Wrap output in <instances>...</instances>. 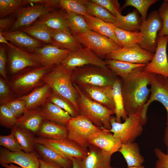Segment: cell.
Returning <instances> with one entry per match:
<instances>
[{
  "mask_svg": "<svg viewBox=\"0 0 168 168\" xmlns=\"http://www.w3.org/2000/svg\"><path fill=\"white\" fill-rule=\"evenodd\" d=\"M154 53L137 44L118 49L106 56V59H114L136 64H147L152 59Z\"/></svg>",
  "mask_w": 168,
  "mask_h": 168,
  "instance_id": "5bb4252c",
  "label": "cell"
},
{
  "mask_svg": "<svg viewBox=\"0 0 168 168\" xmlns=\"http://www.w3.org/2000/svg\"><path fill=\"white\" fill-rule=\"evenodd\" d=\"M162 26V21L158 11L151 12L143 21L139 32L142 35V40L139 44L142 49L155 53L157 46L158 33Z\"/></svg>",
  "mask_w": 168,
  "mask_h": 168,
  "instance_id": "8fae6325",
  "label": "cell"
},
{
  "mask_svg": "<svg viewBox=\"0 0 168 168\" xmlns=\"http://www.w3.org/2000/svg\"><path fill=\"white\" fill-rule=\"evenodd\" d=\"M35 142L45 145L71 161L73 158L82 160L88 152V148H84L76 142L68 139L55 140L39 137L36 138Z\"/></svg>",
  "mask_w": 168,
  "mask_h": 168,
  "instance_id": "30bf717a",
  "label": "cell"
},
{
  "mask_svg": "<svg viewBox=\"0 0 168 168\" xmlns=\"http://www.w3.org/2000/svg\"><path fill=\"white\" fill-rule=\"evenodd\" d=\"M73 85L78 94L77 102L79 114L86 116L97 127L110 130V119L111 116L115 114L114 110L90 100L77 85Z\"/></svg>",
  "mask_w": 168,
  "mask_h": 168,
  "instance_id": "5b68a950",
  "label": "cell"
},
{
  "mask_svg": "<svg viewBox=\"0 0 168 168\" xmlns=\"http://www.w3.org/2000/svg\"><path fill=\"white\" fill-rule=\"evenodd\" d=\"M33 24L40 25L50 31L69 28L66 12L63 9L55 10L43 15Z\"/></svg>",
  "mask_w": 168,
  "mask_h": 168,
  "instance_id": "7402d4cb",
  "label": "cell"
},
{
  "mask_svg": "<svg viewBox=\"0 0 168 168\" xmlns=\"http://www.w3.org/2000/svg\"><path fill=\"white\" fill-rule=\"evenodd\" d=\"M55 66L30 67L15 74L7 82L12 91L18 97L29 93L35 88L44 85L43 77Z\"/></svg>",
  "mask_w": 168,
  "mask_h": 168,
  "instance_id": "7a4b0ae2",
  "label": "cell"
},
{
  "mask_svg": "<svg viewBox=\"0 0 168 168\" xmlns=\"http://www.w3.org/2000/svg\"><path fill=\"white\" fill-rule=\"evenodd\" d=\"M72 71L59 64L55 66L43 77L42 80L53 91L70 101L79 114L77 102L78 94L71 81Z\"/></svg>",
  "mask_w": 168,
  "mask_h": 168,
  "instance_id": "3957f363",
  "label": "cell"
},
{
  "mask_svg": "<svg viewBox=\"0 0 168 168\" xmlns=\"http://www.w3.org/2000/svg\"><path fill=\"white\" fill-rule=\"evenodd\" d=\"M39 168H63L56 163L39 158Z\"/></svg>",
  "mask_w": 168,
  "mask_h": 168,
  "instance_id": "11a10c76",
  "label": "cell"
},
{
  "mask_svg": "<svg viewBox=\"0 0 168 168\" xmlns=\"http://www.w3.org/2000/svg\"><path fill=\"white\" fill-rule=\"evenodd\" d=\"M154 152L157 158L155 168H168V153H165L158 148H155Z\"/></svg>",
  "mask_w": 168,
  "mask_h": 168,
  "instance_id": "f907efd6",
  "label": "cell"
},
{
  "mask_svg": "<svg viewBox=\"0 0 168 168\" xmlns=\"http://www.w3.org/2000/svg\"><path fill=\"white\" fill-rule=\"evenodd\" d=\"M52 91L47 84L38 87L29 93L18 97L26 103V110H30L41 106L47 101Z\"/></svg>",
  "mask_w": 168,
  "mask_h": 168,
  "instance_id": "d4e9b609",
  "label": "cell"
},
{
  "mask_svg": "<svg viewBox=\"0 0 168 168\" xmlns=\"http://www.w3.org/2000/svg\"><path fill=\"white\" fill-rule=\"evenodd\" d=\"M168 36H158L157 46L152 60L146 64L145 70L168 77V61L166 48Z\"/></svg>",
  "mask_w": 168,
  "mask_h": 168,
  "instance_id": "2e32d148",
  "label": "cell"
},
{
  "mask_svg": "<svg viewBox=\"0 0 168 168\" xmlns=\"http://www.w3.org/2000/svg\"><path fill=\"white\" fill-rule=\"evenodd\" d=\"M19 29L42 42L52 44L51 31L40 25L33 24Z\"/></svg>",
  "mask_w": 168,
  "mask_h": 168,
  "instance_id": "8d00e7d4",
  "label": "cell"
},
{
  "mask_svg": "<svg viewBox=\"0 0 168 168\" xmlns=\"http://www.w3.org/2000/svg\"><path fill=\"white\" fill-rule=\"evenodd\" d=\"M16 95L12 91L7 82L0 77V104L6 103L16 99Z\"/></svg>",
  "mask_w": 168,
  "mask_h": 168,
  "instance_id": "7dc6e473",
  "label": "cell"
},
{
  "mask_svg": "<svg viewBox=\"0 0 168 168\" xmlns=\"http://www.w3.org/2000/svg\"><path fill=\"white\" fill-rule=\"evenodd\" d=\"M2 165L5 168H22L20 166H15L12 163L7 164H3Z\"/></svg>",
  "mask_w": 168,
  "mask_h": 168,
  "instance_id": "91938a15",
  "label": "cell"
},
{
  "mask_svg": "<svg viewBox=\"0 0 168 168\" xmlns=\"http://www.w3.org/2000/svg\"><path fill=\"white\" fill-rule=\"evenodd\" d=\"M112 168H117L114 167H112Z\"/></svg>",
  "mask_w": 168,
  "mask_h": 168,
  "instance_id": "6125c7cd",
  "label": "cell"
},
{
  "mask_svg": "<svg viewBox=\"0 0 168 168\" xmlns=\"http://www.w3.org/2000/svg\"><path fill=\"white\" fill-rule=\"evenodd\" d=\"M118 151L123 156L128 167L141 166L145 161L140 153L138 145L135 142L122 144Z\"/></svg>",
  "mask_w": 168,
  "mask_h": 168,
  "instance_id": "f1b7e54d",
  "label": "cell"
},
{
  "mask_svg": "<svg viewBox=\"0 0 168 168\" xmlns=\"http://www.w3.org/2000/svg\"><path fill=\"white\" fill-rule=\"evenodd\" d=\"M55 8L42 4L23 7L14 14L16 19L9 31H14L22 27L30 26L40 16L55 10Z\"/></svg>",
  "mask_w": 168,
  "mask_h": 168,
  "instance_id": "9a60e30c",
  "label": "cell"
},
{
  "mask_svg": "<svg viewBox=\"0 0 168 168\" xmlns=\"http://www.w3.org/2000/svg\"><path fill=\"white\" fill-rule=\"evenodd\" d=\"M108 24L123 47L139 44L142 40V35L140 32L129 31L116 26L113 24Z\"/></svg>",
  "mask_w": 168,
  "mask_h": 168,
  "instance_id": "d6a6232c",
  "label": "cell"
},
{
  "mask_svg": "<svg viewBox=\"0 0 168 168\" xmlns=\"http://www.w3.org/2000/svg\"><path fill=\"white\" fill-rule=\"evenodd\" d=\"M163 140L166 147L167 153H168V126H167L165 129Z\"/></svg>",
  "mask_w": 168,
  "mask_h": 168,
  "instance_id": "6f0895ef",
  "label": "cell"
},
{
  "mask_svg": "<svg viewBox=\"0 0 168 168\" xmlns=\"http://www.w3.org/2000/svg\"><path fill=\"white\" fill-rule=\"evenodd\" d=\"M39 137L51 139H67L66 126L44 120L37 133Z\"/></svg>",
  "mask_w": 168,
  "mask_h": 168,
  "instance_id": "83f0119b",
  "label": "cell"
},
{
  "mask_svg": "<svg viewBox=\"0 0 168 168\" xmlns=\"http://www.w3.org/2000/svg\"><path fill=\"white\" fill-rule=\"evenodd\" d=\"M127 168H145V167L142 165L138 166H134L128 167Z\"/></svg>",
  "mask_w": 168,
  "mask_h": 168,
  "instance_id": "94428289",
  "label": "cell"
},
{
  "mask_svg": "<svg viewBox=\"0 0 168 168\" xmlns=\"http://www.w3.org/2000/svg\"><path fill=\"white\" fill-rule=\"evenodd\" d=\"M35 149L40 156V158L55 162L63 168H70L72 166L71 160L64 157L44 145L36 143Z\"/></svg>",
  "mask_w": 168,
  "mask_h": 168,
  "instance_id": "1f68e13d",
  "label": "cell"
},
{
  "mask_svg": "<svg viewBox=\"0 0 168 168\" xmlns=\"http://www.w3.org/2000/svg\"><path fill=\"white\" fill-rule=\"evenodd\" d=\"M158 1L157 0H126L121 9L128 6L134 7L140 14L143 21L147 18V11L150 6Z\"/></svg>",
  "mask_w": 168,
  "mask_h": 168,
  "instance_id": "7bdbcfd3",
  "label": "cell"
},
{
  "mask_svg": "<svg viewBox=\"0 0 168 168\" xmlns=\"http://www.w3.org/2000/svg\"><path fill=\"white\" fill-rule=\"evenodd\" d=\"M107 67L118 77L124 78L135 68L145 67L146 64H136L114 59L104 60Z\"/></svg>",
  "mask_w": 168,
  "mask_h": 168,
  "instance_id": "d590c367",
  "label": "cell"
},
{
  "mask_svg": "<svg viewBox=\"0 0 168 168\" xmlns=\"http://www.w3.org/2000/svg\"><path fill=\"white\" fill-rule=\"evenodd\" d=\"M145 67L137 68L127 76L120 78L124 110L128 115L140 113L148 100L152 73L146 71Z\"/></svg>",
  "mask_w": 168,
  "mask_h": 168,
  "instance_id": "6da1fadb",
  "label": "cell"
},
{
  "mask_svg": "<svg viewBox=\"0 0 168 168\" xmlns=\"http://www.w3.org/2000/svg\"><path fill=\"white\" fill-rule=\"evenodd\" d=\"M150 85V96L140 114L142 124L144 125L147 123V112L150 104L153 101H157L162 104L166 110V125L168 126V77L152 73Z\"/></svg>",
  "mask_w": 168,
  "mask_h": 168,
  "instance_id": "9c48e42d",
  "label": "cell"
},
{
  "mask_svg": "<svg viewBox=\"0 0 168 168\" xmlns=\"http://www.w3.org/2000/svg\"><path fill=\"white\" fill-rule=\"evenodd\" d=\"M124 120V123H118L113 116L110 119L111 129L110 130L114 137L120 140L122 144L134 142L143 130L140 113L129 115Z\"/></svg>",
  "mask_w": 168,
  "mask_h": 168,
  "instance_id": "52a82bcc",
  "label": "cell"
},
{
  "mask_svg": "<svg viewBox=\"0 0 168 168\" xmlns=\"http://www.w3.org/2000/svg\"><path fill=\"white\" fill-rule=\"evenodd\" d=\"M0 145L12 152L22 151L21 146L12 133L7 135L0 136Z\"/></svg>",
  "mask_w": 168,
  "mask_h": 168,
  "instance_id": "bcb514c9",
  "label": "cell"
},
{
  "mask_svg": "<svg viewBox=\"0 0 168 168\" xmlns=\"http://www.w3.org/2000/svg\"><path fill=\"white\" fill-rule=\"evenodd\" d=\"M77 86L87 98L114 111L112 86H96L85 84Z\"/></svg>",
  "mask_w": 168,
  "mask_h": 168,
  "instance_id": "ffe728a7",
  "label": "cell"
},
{
  "mask_svg": "<svg viewBox=\"0 0 168 168\" xmlns=\"http://www.w3.org/2000/svg\"><path fill=\"white\" fill-rule=\"evenodd\" d=\"M71 32H84L91 30L83 16L65 11Z\"/></svg>",
  "mask_w": 168,
  "mask_h": 168,
  "instance_id": "f35d334b",
  "label": "cell"
},
{
  "mask_svg": "<svg viewBox=\"0 0 168 168\" xmlns=\"http://www.w3.org/2000/svg\"><path fill=\"white\" fill-rule=\"evenodd\" d=\"M71 52L49 44L36 49L32 53L42 66L47 67L60 64Z\"/></svg>",
  "mask_w": 168,
  "mask_h": 168,
  "instance_id": "d6986e66",
  "label": "cell"
},
{
  "mask_svg": "<svg viewBox=\"0 0 168 168\" xmlns=\"http://www.w3.org/2000/svg\"><path fill=\"white\" fill-rule=\"evenodd\" d=\"M112 93L114 105V114L115 120L118 123H121V119L125 120L128 117L124 108L123 98L122 96L121 80L118 77L112 87Z\"/></svg>",
  "mask_w": 168,
  "mask_h": 168,
  "instance_id": "e575fe53",
  "label": "cell"
},
{
  "mask_svg": "<svg viewBox=\"0 0 168 168\" xmlns=\"http://www.w3.org/2000/svg\"><path fill=\"white\" fill-rule=\"evenodd\" d=\"M39 156L35 152H12L2 147L0 150V163L1 165L15 164L22 168H39Z\"/></svg>",
  "mask_w": 168,
  "mask_h": 168,
  "instance_id": "ac0fdd59",
  "label": "cell"
},
{
  "mask_svg": "<svg viewBox=\"0 0 168 168\" xmlns=\"http://www.w3.org/2000/svg\"><path fill=\"white\" fill-rule=\"evenodd\" d=\"M167 59H168V55H167Z\"/></svg>",
  "mask_w": 168,
  "mask_h": 168,
  "instance_id": "be15d7a7",
  "label": "cell"
},
{
  "mask_svg": "<svg viewBox=\"0 0 168 168\" xmlns=\"http://www.w3.org/2000/svg\"><path fill=\"white\" fill-rule=\"evenodd\" d=\"M25 1L26 4H42L51 6L55 8H61L59 5V0H25Z\"/></svg>",
  "mask_w": 168,
  "mask_h": 168,
  "instance_id": "f5cc1de1",
  "label": "cell"
},
{
  "mask_svg": "<svg viewBox=\"0 0 168 168\" xmlns=\"http://www.w3.org/2000/svg\"><path fill=\"white\" fill-rule=\"evenodd\" d=\"M43 120L39 108L26 110L22 116L17 119L15 126L37 134Z\"/></svg>",
  "mask_w": 168,
  "mask_h": 168,
  "instance_id": "4316f807",
  "label": "cell"
},
{
  "mask_svg": "<svg viewBox=\"0 0 168 168\" xmlns=\"http://www.w3.org/2000/svg\"><path fill=\"white\" fill-rule=\"evenodd\" d=\"M6 48L5 45L0 46V74L2 77L7 82L8 80L6 71L7 63Z\"/></svg>",
  "mask_w": 168,
  "mask_h": 168,
  "instance_id": "816d5d0a",
  "label": "cell"
},
{
  "mask_svg": "<svg viewBox=\"0 0 168 168\" xmlns=\"http://www.w3.org/2000/svg\"><path fill=\"white\" fill-rule=\"evenodd\" d=\"M158 12L162 21V28L158 33V36H168V0L164 1Z\"/></svg>",
  "mask_w": 168,
  "mask_h": 168,
  "instance_id": "f6af8a7d",
  "label": "cell"
},
{
  "mask_svg": "<svg viewBox=\"0 0 168 168\" xmlns=\"http://www.w3.org/2000/svg\"><path fill=\"white\" fill-rule=\"evenodd\" d=\"M17 119L21 117L26 110V103L18 97L5 104Z\"/></svg>",
  "mask_w": 168,
  "mask_h": 168,
  "instance_id": "c3c4849f",
  "label": "cell"
},
{
  "mask_svg": "<svg viewBox=\"0 0 168 168\" xmlns=\"http://www.w3.org/2000/svg\"><path fill=\"white\" fill-rule=\"evenodd\" d=\"M52 44L74 51L83 47L76 39L69 28L51 31Z\"/></svg>",
  "mask_w": 168,
  "mask_h": 168,
  "instance_id": "484cf974",
  "label": "cell"
},
{
  "mask_svg": "<svg viewBox=\"0 0 168 168\" xmlns=\"http://www.w3.org/2000/svg\"><path fill=\"white\" fill-rule=\"evenodd\" d=\"M118 77L107 67L89 65L73 70L71 78L73 84L77 85L113 86Z\"/></svg>",
  "mask_w": 168,
  "mask_h": 168,
  "instance_id": "277c9868",
  "label": "cell"
},
{
  "mask_svg": "<svg viewBox=\"0 0 168 168\" xmlns=\"http://www.w3.org/2000/svg\"><path fill=\"white\" fill-rule=\"evenodd\" d=\"M67 139L73 141L84 148L87 149L91 136L100 128L95 125L86 116L79 114L72 118L66 126Z\"/></svg>",
  "mask_w": 168,
  "mask_h": 168,
  "instance_id": "ba28073f",
  "label": "cell"
},
{
  "mask_svg": "<svg viewBox=\"0 0 168 168\" xmlns=\"http://www.w3.org/2000/svg\"><path fill=\"white\" fill-rule=\"evenodd\" d=\"M26 4L25 0H0L1 18L16 13Z\"/></svg>",
  "mask_w": 168,
  "mask_h": 168,
  "instance_id": "b9f144b4",
  "label": "cell"
},
{
  "mask_svg": "<svg viewBox=\"0 0 168 168\" xmlns=\"http://www.w3.org/2000/svg\"><path fill=\"white\" fill-rule=\"evenodd\" d=\"M12 133L21 146L22 151L31 153L35 152L36 138L29 130L14 126L11 130Z\"/></svg>",
  "mask_w": 168,
  "mask_h": 168,
  "instance_id": "4dcf8cb0",
  "label": "cell"
},
{
  "mask_svg": "<svg viewBox=\"0 0 168 168\" xmlns=\"http://www.w3.org/2000/svg\"><path fill=\"white\" fill-rule=\"evenodd\" d=\"M138 12L134 9L126 16H117L115 26L122 29L132 32H139L143 22Z\"/></svg>",
  "mask_w": 168,
  "mask_h": 168,
  "instance_id": "f546056e",
  "label": "cell"
},
{
  "mask_svg": "<svg viewBox=\"0 0 168 168\" xmlns=\"http://www.w3.org/2000/svg\"><path fill=\"white\" fill-rule=\"evenodd\" d=\"M0 31L8 41L11 42L17 47L29 51L33 53L36 49L43 46L42 42L19 29L12 31Z\"/></svg>",
  "mask_w": 168,
  "mask_h": 168,
  "instance_id": "44dd1931",
  "label": "cell"
},
{
  "mask_svg": "<svg viewBox=\"0 0 168 168\" xmlns=\"http://www.w3.org/2000/svg\"><path fill=\"white\" fill-rule=\"evenodd\" d=\"M85 6L87 12L90 15L106 23L114 24L115 22L116 17L100 5L86 0Z\"/></svg>",
  "mask_w": 168,
  "mask_h": 168,
  "instance_id": "74e56055",
  "label": "cell"
},
{
  "mask_svg": "<svg viewBox=\"0 0 168 168\" xmlns=\"http://www.w3.org/2000/svg\"><path fill=\"white\" fill-rule=\"evenodd\" d=\"M72 168H82V160L76 158H73L72 160Z\"/></svg>",
  "mask_w": 168,
  "mask_h": 168,
  "instance_id": "9f6ffc18",
  "label": "cell"
},
{
  "mask_svg": "<svg viewBox=\"0 0 168 168\" xmlns=\"http://www.w3.org/2000/svg\"><path fill=\"white\" fill-rule=\"evenodd\" d=\"M47 101L56 105L68 112L72 118L76 117L79 114L75 107L70 101L52 91Z\"/></svg>",
  "mask_w": 168,
  "mask_h": 168,
  "instance_id": "ab89813d",
  "label": "cell"
},
{
  "mask_svg": "<svg viewBox=\"0 0 168 168\" xmlns=\"http://www.w3.org/2000/svg\"><path fill=\"white\" fill-rule=\"evenodd\" d=\"M17 119L5 105L0 106V124L3 127L12 129L15 125Z\"/></svg>",
  "mask_w": 168,
  "mask_h": 168,
  "instance_id": "ee69618b",
  "label": "cell"
},
{
  "mask_svg": "<svg viewBox=\"0 0 168 168\" xmlns=\"http://www.w3.org/2000/svg\"><path fill=\"white\" fill-rule=\"evenodd\" d=\"M0 43L5 44L7 45L10 46H12V44H10L8 41L7 40L2 34L1 32L0 31Z\"/></svg>",
  "mask_w": 168,
  "mask_h": 168,
  "instance_id": "680465c9",
  "label": "cell"
},
{
  "mask_svg": "<svg viewBox=\"0 0 168 168\" xmlns=\"http://www.w3.org/2000/svg\"><path fill=\"white\" fill-rule=\"evenodd\" d=\"M110 130L101 127L90 136L88 143L101 150L107 156L111 158L112 155L119 151L122 143L114 137Z\"/></svg>",
  "mask_w": 168,
  "mask_h": 168,
  "instance_id": "e0dca14e",
  "label": "cell"
},
{
  "mask_svg": "<svg viewBox=\"0 0 168 168\" xmlns=\"http://www.w3.org/2000/svg\"><path fill=\"white\" fill-rule=\"evenodd\" d=\"M60 64L65 68L72 71L89 65L107 67L104 60L90 49L84 47L74 51H71Z\"/></svg>",
  "mask_w": 168,
  "mask_h": 168,
  "instance_id": "7c38bea8",
  "label": "cell"
},
{
  "mask_svg": "<svg viewBox=\"0 0 168 168\" xmlns=\"http://www.w3.org/2000/svg\"><path fill=\"white\" fill-rule=\"evenodd\" d=\"M83 16L91 30L112 40L123 47L107 23L90 14Z\"/></svg>",
  "mask_w": 168,
  "mask_h": 168,
  "instance_id": "836d02e7",
  "label": "cell"
},
{
  "mask_svg": "<svg viewBox=\"0 0 168 168\" xmlns=\"http://www.w3.org/2000/svg\"><path fill=\"white\" fill-rule=\"evenodd\" d=\"M88 148L87 155L82 160V168H112L111 158L106 156L101 149L91 144Z\"/></svg>",
  "mask_w": 168,
  "mask_h": 168,
  "instance_id": "cb8c5ba5",
  "label": "cell"
},
{
  "mask_svg": "<svg viewBox=\"0 0 168 168\" xmlns=\"http://www.w3.org/2000/svg\"><path fill=\"white\" fill-rule=\"evenodd\" d=\"M71 33L83 47L90 49L101 59L122 48L112 40L91 30Z\"/></svg>",
  "mask_w": 168,
  "mask_h": 168,
  "instance_id": "8992f818",
  "label": "cell"
},
{
  "mask_svg": "<svg viewBox=\"0 0 168 168\" xmlns=\"http://www.w3.org/2000/svg\"><path fill=\"white\" fill-rule=\"evenodd\" d=\"M86 0H59V5L61 8L65 11L85 16L89 14L86 7Z\"/></svg>",
  "mask_w": 168,
  "mask_h": 168,
  "instance_id": "60d3db41",
  "label": "cell"
},
{
  "mask_svg": "<svg viewBox=\"0 0 168 168\" xmlns=\"http://www.w3.org/2000/svg\"><path fill=\"white\" fill-rule=\"evenodd\" d=\"M102 6L116 17L121 14V8L118 0H91Z\"/></svg>",
  "mask_w": 168,
  "mask_h": 168,
  "instance_id": "681fc988",
  "label": "cell"
},
{
  "mask_svg": "<svg viewBox=\"0 0 168 168\" xmlns=\"http://www.w3.org/2000/svg\"><path fill=\"white\" fill-rule=\"evenodd\" d=\"M41 107L39 109L44 120L66 126L72 118L68 112L48 101Z\"/></svg>",
  "mask_w": 168,
  "mask_h": 168,
  "instance_id": "603a6c76",
  "label": "cell"
},
{
  "mask_svg": "<svg viewBox=\"0 0 168 168\" xmlns=\"http://www.w3.org/2000/svg\"><path fill=\"white\" fill-rule=\"evenodd\" d=\"M10 73L15 74L28 67L41 66L32 53L24 50L16 46L6 45Z\"/></svg>",
  "mask_w": 168,
  "mask_h": 168,
  "instance_id": "4fadbf2b",
  "label": "cell"
},
{
  "mask_svg": "<svg viewBox=\"0 0 168 168\" xmlns=\"http://www.w3.org/2000/svg\"><path fill=\"white\" fill-rule=\"evenodd\" d=\"M16 20L13 17L1 18L0 19V31H8Z\"/></svg>",
  "mask_w": 168,
  "mask_h": 168,
  "instance_id": "db71d44e",
  "label": "cell"
}]
</instances>
